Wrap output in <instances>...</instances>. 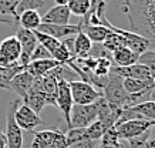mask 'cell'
<instances>
[{"label":"cell","instance_id":"6da1fadb","mask_svg":"<svg viewBox=\"0 0 155 148\" xmlns=\"http://www.w3.org/2000/svg\"><path fill=\"white\" fill-rule=\"evenodd\" d=\"M121 10L132 31L148 38L155 47V0H124Z\"/></svg>","mask_w":155,"mask_h":148},{"label":"cell","instance_id":"7a4b0ae2","mask_svg":"<svg viewBox=\"0 0 155 148\" xmlns=\"http://www.w3.org/2000/svg\"><path fill=\"white\" fill-rule=\"evenodd\" d=\"M103 97L110 105L120 110L131 107V98L122 86V77L113 71H110L108 74L107 84L103 88Z\"/></svg>","mask_w":155,"mask_h":148},{"label":"cell","instance_id":"3957f363","mask_svg":"<svg viewBox=\"0 0 155 148\" xmlns=\"http://www.w3.org/2000/svg\"><path fill=\"white\" fill-rule=\"evenodd\" d=\"M100 113V98L91 104H74L71 108L70 114V124L68 130L71 128H85L91 125L94 121L98 120Z\"/></svg>","mask_w":155,"mask_h":148},{"label":"cell","instance_id":"277c9868","mask_svg":"<svg viewBox=\"0 0 155 148\" xmlns=\"http://www.w3.org/2000/svg\"><path fill=\"white\" fill-rule=\"evenodd\" d=\"M101 26H105V27H108L111 31L122 36V37L125 38V46H127L130 50H132L135 54H138V56L142 54V53H145L147 50H150V48H155L148 38L142 37V36L134 33V31H128V30L115 27V26L110 23V20L105 17V13L101 15Z\"/></svg>","mask_w":155,"mask_h":148},{"label":"cell","instance_id":"5b68a950","mask_svg":"<svg viewBox=\"0 0 155 148\" xmlns=\"http://www.w3.org/2000/svg\"><path fill=\"white\" fill-rule=\"evenodd\" d=\"M152 127H155V121H150V120L144 118H134L124 121L121 124H115L113 127V130L120 141L121 140L131 141V140L140 137L147 131L152 130Z\"/></svg>","mask_w":155,"mask_h":148},{"label":"cell","instance_id":"8992f818","mask_svg":"<svg viewBox=\"0 0 155 148\" xmlns=\"http://www.w3.org/2000/svg\"><path fill=\"white\" fill-rule=\"evenodd\" d=\"M21 100L17 98V100L10 101L9 105H7V111H6V140H7V148H23V130L20 128L17 123H16V118H14V114H16V110L20 105Z\"/></svg>","mask_w":155,"mask_h":148},{"label":"cell","instance_id":"52a82bcc","mask_svg":"<svg viewBox=\"0 0 155 148\" xmlns=\"http://www.w3.org/2000/svg\"><path fill=\"white\" fill-rule=\"evenodd\" d=\"M30 148H70V141L60 130H43L34 133Z\"/></svg>","mask_w":155,"mask_h":148},{"label":"cell","instance_id":"ba28073f","mask_svg":"<svg viewBox=\"0 0 155 148\" xmlns=\"http://www.w3.org/2000/svg\"><path fill=\"white\" fill-rule=\"evenodd\" d=\"M21 56V46L16 36H9L0 41V67L19 66V60Z\"/></svg>","mask_w":155,"mask_h":148},{"label":"cell","instance_id":"9c48e42d","mask_svg":"<svg viewBox=\"0 0 155 148\" xmlns=\"http://www.w3.org/2000/svg\"><path fill=\"white\" fill-rule=\"evenodd\" d=\"M68 83H70V90L74 104H91V103H94V101L103 97V91L97 90L90 83H85L83 80H74V81Z\"/></svg>","mask_w":155,"mask_h":148},{"label":"cell","instance_id":"30bf717a","mask_svg":"<svg viewBox=\"0 0 155 148\" xmlns=\"http://www.w3.org/2000/svg\"><path fill=\"white\" fill-rule=\"evenodd\" d=\"M16 37L19 38L20 46H21V56H20L19 64L23 67H27V64L30 63V58H31V54H33L34 48L38 44L37 37L34 31L27 29H16Z\"/></svg>","mask_w":155,"mask_h":148},{"label":"cell","instance_id":"8fae6325","mask_svg":"<svg viewBox=\"0 0 155 148\" xmlns=\"http://www.w3.org/2000/svg\"><path fill=\"white\" fill-rule=\"evenodd\" d=\"M14 118H16V123H17V125L20 128L24 130V131H28V133H33L36 127L44 124V121L41 120L40 114L34 113L26 104H20L17 107Z\"/></svg>","mask_w":155,"mask_h":148},{"label":"cell","instance_id":"7c38bea8","mask_svg":"<svg viewBox=\"0 0 155 148\" xmlns=\"http://www.w3.org/2000/svg\"><path fill=\"white\" fill-rule=\"evenodd\" d=\"M74 105L73 96L70 90V83L67 80H58V87H57V96H56V107L64 115L67 124H70V114L71 108Z\"/></svg>","mask_w":155,"mask_h":148},{"label":"cell","instance_id":"4fadbf2b","mask_svg":"<svg viewBox=\"0 0 155 148\" xmlns=\"http://www.w3.org/2000/svg\"><path fill=\"white\" fill-rule=\"evenodd\" d=\"M38 31L46 33L57 40H63L70 36H75L81 31L80 24H50V23H41L38 26Z\"/></svg>","mask_w":155,"mask_h":148},{"label":"cell","instance_id":"5bb4252c","mask_svg":"<svg viewBox=\"0 0 155 148\" xmlns=\"http://www.w3.org/2000/svg\"><path fill=\"white\" fill-rule=\"evenodd\" d=\"M110 71L121 76L122 78H137V80H147V81L154 83L148 68L140 63H135V64H131L127 67H111Z\"/></svg>","mask_w":155,"mask_h":148},{"label":"cell","instance_id":"9a60e30c","mask_svg":"<svg viewBox=\"0 0 155 148\" xmlns=\"http://www.w3.org/2000/svg\"><path fill=\"white\" fill-rule=\"evenodd\" d=\"M23 103L27 105V107H30L34 113H37V114H40V113L44 110V107L47 105L46 96H44V93H43L41 88H40V84H38L37 78H34L33 86L28 90L27 96H26V98L23 100Z\"/></svg>","mask_w":155,"mask_h":148},{"label":"cell","instance_id":"2e32d148","mask_svg":"<svg viewBox=\"0 0 155 148\" xmlns=\"http://www.w3.org/2000/svg\"><path fill=\"white\" fill-rule=\"evenodd\" d=\"M34 78H36V77H34L33 74H30L27 70H23V71L17 73V74L13 77L12 83H10V91L17 93L20 97V100H24L26 96H27L28 90L33 86Z\"/></svg>","mask_w":155,"mask_h":148},{"label":"cell","instance_id":"e0dca14e","mask_svg":"<svg viewBox=\"0 0 155 148\" xmlns=\"http://www.w3.org/2000/svg\"><path fill=\"white\" fill-rule=\"evenodd\" d=\"M17 3L14 0H0V23L13 26L19 29V19L20 16L16 12Z\"/></svg>","mask_w":155,"mask_h":148},{"label":"cell","instance_id":"ac0fdd59","mask_svg":"<svg viewBox=\"0 0 155 148\" xmlns=\"http://www.w3.org/2000/svg\"><path fill=\"white\" fill-rule=\"evenodd\" d=\"M71 12L68 6H54L48 9L41 16V23H50V24H68Z\"/></svg>","mask_w":155,"mask_h":148},{"label":"cell","instance_id":"d6986e66","mask_svg":"<svg viewBox=\"0 0 155 148\" xmlns=\"http://www.w3.org/2000/svg\"><path fill=\"white\" fill-rule=\"evenodd\" d=\"M61 66L60 63L54 60V58H43V60H36V61H30L26 67L30 74H33L34 77H41L46 76L47 73H50L53 68Z\"/></svg>","mask_w":155,"mask_h":148},{"label":"cell","instance_id":"ffe728a7","mask_svg":"<svg viewBox=\"0 0 155 148\" xmlns=\"http://www.w3.org/2000/svg\"><path fill=\"white\" fill-rule=\"evenodd\" d=\"M81 27V31L88 36V38L93 43H104L105 38L110 36L111 30L105 26H94V24L87 23H78Z\"/></svg>","mask_w":155,"mask_h":148},{"label":"cell","instance_id":"44dd1931","mask_svg":"<svg viewBox=\"0 0 155 148\" xmlns=\"http://www.w3.org/2000/svg\"><path fill=\"white\" fill-rule=\"evenodd\" d=\"M138 57L140 56L135 54L128 47H121L111 53V60H113V63L117 64V67H127L131 64H135V63H138Z\"/></svg>","mask_w":155,"mask_h":148},{"label":"cell","instance_id":"7402d4cb","mask_svg":"<svg viewBox=\"0 0 155 148\" xmlns=\"http://www.w3.org/2000/svg\"><path fill=\"white\" fill-rule=\"evenodd\" d=\"M41 24V16L37 10H26L20 15L19 19V26L21 29H27V30H34L38 29V26Z\"/></svg>","mask_w":155,"mask_h":148},{"label":"cell","instance_id":"603a6c76","mask_svg":"<svg viewBox=\"0 0 155 148\" xmlns=\"http://www.w3.org/2000/svg\"><path fill=\"white\" fill-rule=\"evenodd\" d=\"M93 47V41L88 38V36L83 31H80L78 34H75V40H74V54L75 58H83V57H88L90 51Z\"/></svg>","mask_w":155,"mask_h":148},{"label":"cell","instance_id":"cb8c5ba5","mask_svg":"<svg viewBox=\"0 0 155 148\" xmlns=\"http://www.w3.org/2000/svg\"><path fill=\"white\" fill-rule=\"evenodd\" d=\"M134 113L140 114L144 120H150V121H155V101L151 100H145L140 103V104H135L130 107Z\"/></svg>","mask_w":155,"mask_h":148},{"label":"cell","instance_id":"d4e9b609","mask_svg":"<svg viewBox=\"0 0 155 148\" xmlns=\"http://www.w3.org/2000/svg\"><path fill=\"white\" fill-rule=\"evenodd\" d=\"M34 34H36V37H37L38 44H41L53 57V54H54V53L57 51V48L61 46L60 40H57V38L51 37V36H48V34H46V33H41V31H38V30H34Z\"/></svg>","mask_w":155,"mask_h":148},{"label":"cell","instance_id":"484cf974","mask_svg":"<svg viewBox=\"0 0 155 148\" xmlns=\"http://www.w3.org/2000/svg\"><path fill=\"white\" fill-rule=\"evenodd\" d=\"M23 70H26V67L20 66V64L14 67H9V68H2V71H0V88L10 90V83L13 80V77Z\"/></svg>","mask_w":155,"mask_h":148},{"label":"cell","instance_id":"4316f807","mask_svg":"<svg viewBox=\"0 0 155 148\" xmlns=\"http://www.w3.org/2000/svg\"><path fill=\"white\" fill-rule=\"evenodd\" d=\"M91 5H93V0H70L67 6L70 9L71 15L84 17L91 9Z\"/></svg>","mask_w":155,"mask_h":148},{"label":"cell","instance_id":"83f0119b","mask_svg":"<svg viewBox=\"0 0 155 148\" xmlns=\"http://www.w3.org/2000/svg\"><path fill=\"white\" fill-rule=\"evenodd\" d=\"M103 46H104V48L110 53L115 51V50H118V48H121V47H127V46H125V38L122 37V36H120L118 33H114V31L110 33V36L105 38V41L103 43Z\"/></svg>","mask_w":155,"mask_h":148},{"label":"cell","instance_id":"f1b7e54d","mask_svg":"<svg viewBox=\"0 0 155 148\" xmlns=\"http://www.w3.org/2000/svg\"><path fill=\"white\" fill-rule=\"evenodd\" d=\"M138 63L148 68V71H150L152 80L155 81V48H150V50H147L145 53L140 54Z\"/></svg>","mask_w":155,"mask_h":148},{"label":"cell","instance_id":"f546056e","mask_svg":"<svg viewBox=\"0 0 155 148\" xmlns=\"http://www.w3.org/2000/svg\"><path fill=\"white\" fill-rule=\"evenodd\" d=\"M44 6H46V0H20L17 3L16 12L20 16L26 10H38L43 9Z\"/></svg>","mask_w":155,"mask_h":148},{"label":"cell","instance_id":"4dcf8cb0","mask_svg":"<svg viewBox=\"0 0 155 148\" xmlns=\"http://www.w3.org/2000/svg\"><path fill=\"white\" fill-rule=\"evenodd\" d=\"M98 141L94 140H88L84 137V128H83V134H81V138L78 141H75L74 144H71L70 148H95L97 147Z\"/></svg>","mask_w":155,"mask_h":148},{"label":"cell","instance_id":"1f68e13d","mask_svg":"<svg viewBox=\"0 0 155 148\" xmlns=\"http://www.w3.org/2000/svg\"><path fill=\"white\" fill-rule=\"evenodd\" d=\"M43 58H53L51 54L46 50V48L43 47L41 44H37L36 48H34L33 54H31V58H30V61H36V60H43Z\"/></svg>","mask_w":155,"mask_h":148},{"label":"cell","instance_id":"d6a6232c","mask_svg":"<svg viewBox=\"0 0 155 148\" xmlns=\"http://www.w3.org/2000/svg\"><path fill=\"white\" fill-rule=\"evenodd\" d=\"M74 40H75V36H70V37H66V38H63V40H60L61 44L70 51V54L73 56V57H75V54H74Z\"/></svg>","mask_w":155,"mask_h":148},{"label":"cell","instance_id":"836d02e7","mask_svg":"<svg viewBox=\"0 0 155 148\" xmlns=\"http://www.w3.org/2000/svg\"><path fill=\"white\" fill-rule=\"evenodd\" d=\"M7 147V140H6V134L0 130V148Z\"/></svg>","mask_w":155,"mask_h":148},{"label":"cell","instance_id":"e575fe53","mask_svg":"<svg viewBox=\"0 0 155 148\" xmlns=\"http://www.w3.org/2000/svg\"><path fill=\"white\" fill-rule=\"evenodd\" d=\"M97 148H122L121 144H104L100 143V145Z\"/></svg>","mask_w":155,"mask_h":148},{"label":"cell","instance_id":"d590c367","mask_svg":"<svg viewBox=\"0 0 155 148\" xmlns=\"http://www.w3.org/2000/svg\"><path fill=\"white\" fill-rule=\"evenodd\" d=\"M142 148H155V138H150L145 144H144Z\"/></svg>","mask_w":155,"mask_h":148},{"label":"cell","instance_id":"8d00e7d4","mask_svg":"<svg viewBox=\"0 0 155 148\" xmlns=\"http://www.w3.org/2000/svg\"><path fill=\"white\" fill-rule=\"evenodd\" d=\"M148 100H151V101H155V86L152 87L150 90V94H148Z\"/></svg>","mask_w":155,"mask_h":148},{"label":"cell","instance_id":"74e56055","mask_svg":"<svg viewBox=\"0 0 155 148\" xmlns=\"http://www.w3.org/2000/svg\"><path fill=\"white\" fill-rule=\"evenodd\" d=\"M68 2H70V0H54V3H56L57 6H67Z\"/></svg>","mask_w":155,"mask_h":148},{"label":"cell","instance_id":"f35d334b","mask_svg":"<svg viewBox=\"0 0 155 148\" xmlns=\"http://www.w3.org/2000/svg\"><path fill=\"white\" fill-rule=\"evenodd\" d=\"M154 86H155V81H154V83H152V86H151V88H152V87H154ZM151 88H150V90H151Z\"/></svg>","mask_w":155,"mask_h":148},{"label":"cell","instance_id":"ab89813d","mask_svg":"<svg viewBox=\"0 0 155 148\" xmlns=\"http://www.w3.org/2000/svg\"><path fill=\"white\" fill-rule=\"evenodd\" d=\"M14 2H16V3H19V2H20V0H14Z\"/></svg>","mask_w":155,"mask_h":148},{"label":"cell","instance_id":"60d3db41","mask_svg":"<svg viewBox=\"0 0 155 148\" xmlns=\"http://www.w3.org/2000/svg\"><path fill=\"white\" fill-rule=\"evenodd\" d=\"M2 68H3V67H0V71H2Z\"/></svg>","mask_w":155,"mask_h":148},{"label":"cell","instance_id":"b9f144b4","mask_svg":"<svg viewBox=\"0 0 155 148\" xmlns=\"http://www.w3.org/2000/svg\"><path fill=\"white\" fill-rule=\"evenodd\" d=\"M128 148H130V147H128Z\"/></svg>","mask_w":155,"mask_h":148}]
</instances>
